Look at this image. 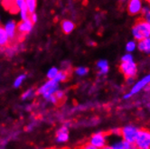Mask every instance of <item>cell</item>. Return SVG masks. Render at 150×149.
Returning a JSON list of instances; mask_svg holds the SVG:
<instances>
[{
    "mask_svg": "<svg viewBox=\"0 0 150 149\" xmlns=\"http://www.w3.org/2000/svg\"><path fill=\"white\" fill-rule=\"evenodd\" d=\"M16 25L14 21H10L9 23L6 24V25L5 27L6 34L8 35V38L10 40H14L16 37Z\"/></svg>",
    "mask_w": 150,
    "mask_h": 149,
    "instance_id": "obj_14",
    "label": "cell"
},
{
    "mask_svg": "<svg viewBox=\"0 0 150 149\" xmlns=\"http://www.w3.org/2000/svg\"><path fill=\"white\" fill-rule=\"evenodd\" d=\"M20 10H21V17H22L23 21L24 20H26L27 19V14L29 12H28V7H27V5H26L25 1L23 3L22 6H21Z\"/></svg>",
    "mask_w": 150,
    "mask_h": 149,
    "instance_id": "obj_21",
    "label": "cell"
},
{
    "mask_svg": "<svg viewBox=\"0 0 150 149\" xmlns=\"http://www.w3.org/2000/svg\"><path fill=\"white\" fill-rule=\"evenodd\" d=\"M69 78V73L66 71H61L57 73V75L53 78L56 82H60V81H66Z\"/></svg>",
    "mask_w": 150,
    "mask_h": 149,
    "instance_id": "obj_18",
    "label": "cell"
},
{
    "mask_svg": "<svg viewBox=\"0 0 150 149\" xmlns=\"http://www.w3.org/2000/svg\"><path fill=\"white\" fill-rule=\"evenodd\" d=\"M145 1H146L148 5H150V0H145Z\"/></svg>",
    "mask_w": 150,
    "mask_h": 149,
    "instance_id": "obj_33",
    "label": "cell"
},
{
    "mask_svg": "<svg viewBox=\"0 0 150 149\" xmlns=\"http://www.w3.org/2000/svg\"><path fill=\"white\" fill-rule=\"evenodd\" d=\"M31 20H32V22L33 23H36V21H37V16L35 13H33L31 15Z\"/></svg>",
    "mask_w": 150,
    "mask_h": 149,
    "instance_id": "obj_30",
    "label": "cell"
},
{
    "mask_svg": "<svg viewBox=\"0 0 150 149\" xmlns=\"http://www.w3.org/2000/svg\"><path fill=\"white\" fill-rule=\"evenodd\" d=\"M55 85H58V82H56L53 79H50V81H48L44 86H42L39 90H38V93L39 94H44L45 91H47L50 88L55 86Z\"/></svg>",
    "mask_w": 150,
    "mask_h": 149,
    "instance_id": "obj_15",
    "label": "cell"
},
{
    "mask_svg": "<svg viewBox=\"0 0 150 149\" xmlns=\"http://www.w3.org/2000/svg\"><path fill=\"white\" fill-rule=\"evenodd\" d=\"M149 86H150V73H147L145 76H143L142 78L139 79L137 81L134 82V84L130 87L129 91L125 93L123 95L122 99L125 100H130L132 97L137 95L139 92H141L142 90H146Z\"/></svg>",
    "mask_w": 150,
    "mask_h": 149,
    "instance_id": "obj_2",
    "label": "cell"
},
{
    "mask_svg": "<svg viewBox=\"0 0 150 149\" xmlns=\"http://www.w3.org/2000/svg\"><path fill=\"white\" fill-rule=\"evenodd\" d=\"M115 139L113 141H109L108 145L106 146V149H133L135 145L125 141L120 136L113 137Z\"/></svg>",
    "mask_w": 150,
    "mask_h": 149,
    "instance_id": "obj_8",
    "label": "cell"
},
{
    "mask_svg": "<svg viewBox=\"0 0 150 149\" xmlns=\"http://www.w3.org/2000/svg\"><path fill=\"white\" fill-rule=\"evenodd\" d=\"M132 37L136 41H140L150 36V24L143 18L137 19L131 28Z\"/></svg>",
    "mask_w": 150,
    "mask_h": 149,
    "instance_id": "obj_1",
    "label": "cell"
},
{
    "mask_svg": "<svg viewBox=\"0 0 150 149\" xmlns=\"http://www.w3.org/2000/svg\"><path fill=\"white\" fill-rule=\"evenodd\" d=\"M145 6V0H127V11L132 16L141 15Z\"/></svg>",
    "mask_w": 150,
    "mask_h": 149,
    "instance_id": "obj_7",
    "label": "cell"
},
{
    "mask_svg": "<svg viewBox=\"0 0 150 149\" xmlns=\"http://www.w3.org/2000/svg\"><path fill=\"white\" fill-rule=\"evenodd\" d=\"M59 72L58 69L55 68V67H53L49 71H48V74H47V78L50 80V79H53L56 75H57V73Z\"/></svg>",
    "mask_w": 150,
    "mask_h": 149,
    "instance_id": "obj_25",
    "label": "cell"
},
{
    "mask_svg": "<svg viewBox=\"0 0 150 149\" xmlns=\"http://www.w3.org/2000/svg\"><path fill=\"white\" fill-rule=\"evenodd\" d=\"M25 3L28 7V12L30 14H33L35 9V5H36V0H25Z\"/></svg>",
    "mask_w": 150,
    "mask_h": 149,
    "instance_id": "obj_22",
    "label": "cell"
},
{
    "mask_svg": "<svg viewBox=\"0 0 150 149\" xmlns=\"http://www.w3.org/2000/svg\"><path fill=\"white\" fill-rule=\"evenodd\" d=\"M137 49V41H136L135 39L134 40H129L127 42V44L125 45V50L127 52H133Z\"/></svg>",
    "mask_w": 150,
    "mask_h": 149,
    "instance_id": "obj_16",
    "label": "cell"
},
{
    "mask_svg": "<svg viewBox=\"0 0 150 149\" xmlns=\"http://www.w3.org/2000/svg\"><path fill=\"white\" fill-rule=\"evenodd\" d=\"M137 50L145 54H150V36L137 42Z\"/></svg>",
    "mask_w": 150,
    "mask_h": 149,
    "instance_id": "obj_12",
    "label": "cell"
},
{
    "mask_svg": "<svg viewBox=\"0 0 150 149\" xmlns=\"http://www.w3.org/2000/svg\"><path fill=\"white\" fill-rule=\"evenodd\" d=\"M69 139V129L68 126L64 125L56 133V140L59 143H65Z\"/></svg>",
    "mask_w": 150,
    "mask_h": 149,
    "instance_id": "obj_10",
    "label": "cell"
},
{
    "mask_svg": "<svg viewBox=\"0 0 150 149\" xmlns=\"http://www.w3.org/2000/svg\"><path fill=\"white\" fill-rule=\"evenodd\" d=\"M26 78V75L25 74H24V75H21V76H19L18 78H16V80L15 81V83H14V86L16 87V88H18L20 85H21V83L23 82V81L25 80Z\"/></svg>",
    "mask_w": 150,
    "mask_h": 149,
    "instance_id": "obj_28",
    "label": "cell"
},
{
    "mask_svg": "<svg viewBox=\"0 0 150 149\" xmlns=\"http://www.w3.org/2000/svg\"><path fill=\"white\" fill-rule=\"evenodd\" d=\"M139 129L134 125H127L120 129V137L125 141L134 145Z\"/></svg>",
    "mask_w": 150,
    "mask_h": 149,
    "instance_id": "obj_6",
    "label": "cell"
},
{
    "mask_svg": "<svg viewBox=\"0 0 150 149\" xmlns=\"http://www.w3.org/2000/svg\"><path fill=\"white\" fill-rule=\"evenodd\" d=\"M119 70L125 79L135 78L137 74L138 68L135 60L132 61H120Z\"/></svg>",
    "mask_w": 150,
    "mask_h": 149,
    "instance_id": "obj_3",
    "label": "cell"
},
{
    "mask_svg": "<svg viewBox=\"0 0 150 149\" xmlns=\"http://www.w3.org/2000/svg\"><path fill=\"white\" fill-rule=\"evenodd\" d=\"M74 71H75V73H76V75H78L80 77H84L89 73V69L85 66H80V67H77L76 69H75Z\"/></svg>",
    "mask_w": 150,
    "mask_h": 149,
    "instance_id": "obj_20",
    "label": "cell"
},
{
    "mask_svg": "<svg viewBox=\"0 0 150 149\" xmlns=\"http://www.w3.org/2000/svg\"><path fill=\"white\" fill-rule=\"evenodd\" d=\"M54 95H55V97L58 100V103L59 102H62L64 99V97H65V95H64V92L62 91V90H56L54 92Z\"/></svg>",
    "mask_w": 150,
    "mask_h": 149,
    "instance_id": "obj_26",
    "label": "cell"
},
{
    "mask_svg": "<svg viewBox=\"0 0 150 149\" xmlns=\"http://www.w3.org/2000/svg\"><path fill=\"white\" fill-rule=\"evenodd\" d=\"M58 87H59V85H55V86H53V87L50 88L47 91H45L44 94H42V95H44V97H45L46 100H49V98L51 97V95L54 93L56 90H58Z\"/></svg>",
    "mask_w": 150,
    "mask_h": 149,
    "instance_id": "obj_23",
    "label": "cell"
},
{
    "mask_svg": "<svg viewBox=\"0 0 150 149\" xmlns=\"http://www.w3.org/2000/svg\"><path fill=\"white\" fill-rule=\"evenodd\" d=\"M33 22H32V20L27 18L26 20H24L23 23H20L17 25V30L20 34H25V35H27L29 34L32 28H33Z\"/></svg>",
    "mask_w": 150,
    "mask_h": 149,
    "instance_id": "obj_11",
    "label": "cell"
},
{
    "mask_svg": "<svg viewBox=\"0 0 150 149\" xmlns=\"http://www.w3.org/2000/svg\"><path fill=\"white\" fill-rule=\"evenodd\" d=\"M117 1L120 3H125V2H127V0H117Z\"/></svg>",
    "mask_w": 150,
    "mask_h": 149,
    "instance_id": "obj_32",
    "label": "cell"
},
{
    "mask_svg": "<svg viewBox=\"0 0 150 149\" xmlns=\"http://www.w3.org/2000/svg\"><path fill=\"white\" fill-rule=\"evenodd\" d=\"M134 145L137 149H150V130L139 129Z\"/></svg>",
    "mask_w": 150,
    "mask_h": 149,
    "instance_id": "obj_5",
    "label": "cell"
},
{
    "mask_svg": "<svg viewBox=\"0 0 150 149\" xmlns=\"http://www.w3.org/2000/svg\"><path fill=\"white\" fill-rule=\"evenodd\" d=\"M62 30L65 35H70L71 33H72L73 30L75 29V25L72 21L70 20H63L62 24Z\"/></svg>",
    "mask_w": 150,
    "mask_h": 149,
    "instance_id": "obj_13",
    "label": "cell"
},
{
    "mask_svg": "<svg viewBox=\"0 0 150 149\" xmlns=\"http://www.w3.org/2000/svg\"><path fill=\"white\" fill-rule=\"evenodd\" d=\"M16 4V0H3V6L6 9H11L13 6H15Z\"/></svg>",
    "mask_w": 150,
    "mask_h": 149,
    "instance_id": "obj_24",
    "label": "cell"
},
{
    "mask_svg": "<svg viewBox=\"0 0 150 149\" xmlns=\"http://www.w3.org/2000/svg\"><path fill=\"white\" fill-rule=\"evenodd\" d=\"M110 136H113V137H119L120 136V129H117V127H115V129H111L110 131L109 134Z\"/></svg>",
    "mask_w": 150,
    "mask_h": 149,
    "instance_id": "obj_27",
    "label": "cell"
},
{
    "mask_svg": "<svg viewBox=\"0 0 150 149\" xmlns=\"http://www.w3.org/2000/svg\"><path fill=\"white\" fill-rule=\"evenodd\" d=\"M8 35L6 32V29L3 28L2 26H0V46H6L8 44Z\"/></svg>",
    "mask_w": 150,
    "mask_h": 149,
    "instance_id": "obj_17",
    "label": "cell"
},
{
    "mask_svg": "<svg viewBox=\"0 0 150 149\" xmlns=\"http://www.w3.org/2000/svg\"><path fill=\"white\" fill-rule=\"evenodd\" d=\"M96 68L99 76H106L110 71V63L106 59H100L96 62Z\"/></svg>",
    "mask_w": 150,
    "mask_h": 149,
    "instance_id": "obj_9",
    "label": "cell"
},
{
    "mask_svg": "<svg viewBox=\"0 0 150 149\" xmlns=\"http://www.w3.org/2000/svg\"><path fill=\"white\" fill-rule=\"evenodd\" d=\"M32 92H33V90H27L26 92H25V93L23 94L22 99H23V100H25V99H27L28 97H30V95L32 94Z\"/></svg>",
    "mask_w": 150,
    "mask_h": 149,
    "instance_id": "obj_29",
    "label": "cell"
},
{
    "mask_svg": "<svg viewBox=\"0 0 150 149\" xmlns=\"http://www.w3.org/2000/svg\"><path fill=\"white\" fill-rule=\"evenodd\" d=\"M141 18L146 20L147 23L150 24V5H145L142 12H141Z\"/></svg>",
    "mask_w": 150,
    "mask_h": 149,
    "instance_id": "obj_19",
    "label": "cell"
},
{
    "mask_svg": "<svg viewBox=\"0 0 150 149\" xmlns=\"http://www.w3.org/2000/svg\"><path fill=\"white\" fill-rule=\"evenodd\" d=\"M83 148H85V149H96L91 144H90V143H88V144H86L84 146H83Z\"/></svg>",
    "mask_w": 150,
    "mask_h": 149,
    "instance_id": "obj_31",
    "label": "cell"
},
{
    "mask_svg": "<svg viewBox=\"0 0 150 149\" xmlns=\"http://www.w3.org/2000/svg\"><path fill=\"white\" fill-rule=\"evenodd\" d=\"M110 136L108 133L102 131L96 132L91 135L89 139V143L91 144L96 149H106V146L108 145Z\"/></svg>",
    "mask_w": 150,
    "mask_h": 149,
    "instance_id": "obj_4",
    "label": "cell"
}]
</instances>
